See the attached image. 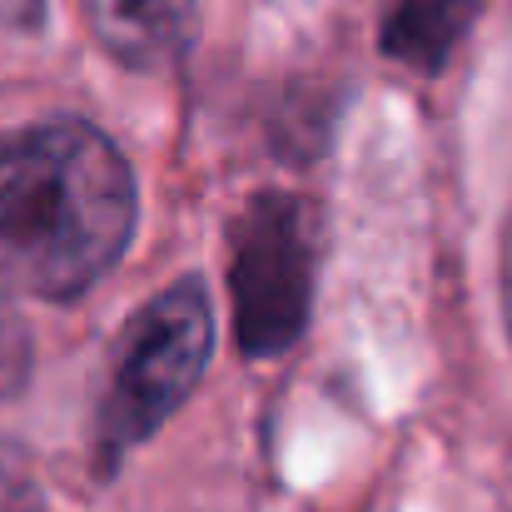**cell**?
<instances>
[{"instance_id": "cell-4", "label": "cell", "mask_w": 512, "mask_h": 512, "mask_svg": "<svg viewBox=\"0 0 512 512\" xmlns=\"http://www.w3.org/2000/svg\"><path fill=\"white\" fill-rule=\"evenodd\" d=\"M95 40L130 70L179 60L199 25V0H90Z\"/></svg>"}, {"instance_id": "cell-2", "label": "cell", "mask_w": 512, "mask_h": 512, "mask_svg": "<svg viewBox=\"0 0 512 512\" xmlns=\"http://www.w3.org/2000/svg\"><path fill=\"white\" fill-rule=\"evenodd\" d=\"M209 348H214V314L204 284L194 279L150 299L120 329L110 353V383L100 398V443L110 458L165 428V418L194 393Z\"/></svg>"}, {"instance_id": "cell-3", "label": "cell", "mask_w": 512, "mask_h": 512, "mask_svg": "<svg viewBox=\"0 0 512 512\" xmlns=\"http://www.w3.org/2000/svg\"><path fill=\"white\" fill-rule=\"evenodd\" d=\"M234 334L249 358L289 353L314 299V229L294 194H254L229 229Z\"/></svg>"}, {"instance_id": "cell-6", "label": "cell", "mask_w": 512, "mask_h": 512, "mask_svg": "<svg viewBox=\"0 0 512 512\" xmlns=\"http://www.w3.org/2000/svg\"><path fill=\"white\" fill-rule=\"evenodd\" d=\"M30 378V329L15 304L0 299V398H15Z\"/></svg>"}, {"instance_id": "cell-1", "label": "cell", "mask_w": 512, "mask_h": 512, "mask_svg": "<svg viewBox=\"0 0 512 512\" xmlns=\"http://www.w3.org/2000/svg\"><path fill=\"white\" fill-rule=\"evenodd\" d=\"M140 194L125 155L85 120L0 135V269L40 299H80L125 254Z\"/></svg>"}, {"instance_id": "cell-5", "label": "cell", "mask_w": 512, "mask_h": 512, "mask_svg": "<svg viewBox=\"0 0 512 512\" xmlns=\"http://www.w3.org/2000/svg\"><path fill=\"white\" fill-rule=\"evenodd\" d=\"M483 0H393L383 15V55L413 65V70H443L468 25L478 20Z\"/></svg>"}, {"instance_id": "cell-7", "label": "cell", "mask_w": 512, "mask_h": 512, "mask_svg": "<svg viewBox=\"0 0 512 512\" xmlns=\"http://www.w3.org/2000/svg\"><path fill=\"white\" fill-rule=\"evenodd\" d=\"M503 319L512 334V214H508V234H503Z\"/></svg>"}]
</instances>
